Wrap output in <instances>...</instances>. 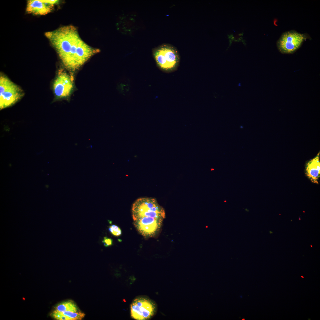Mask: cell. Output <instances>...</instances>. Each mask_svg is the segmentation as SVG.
Masks as SVG:
<instances>
[{
	"instance_id": "cell-7",
	"label": "cell",
	"mask_w": 320,
	"mask_h": 320,
	"mask_svg": "<svg viewBox=\"0 0 320 320\" xmlns=\"http://www.w3.org/2000/svg\"><path fill=\"white\" fill-rule=\"evenodd\" d=\"M73 87L70 77L65 73L59 75L54 82L53 88L56 95L59 98L68 96Z\"/></svg>"
},
{
	"instance_id": "cell-8",
	"label": "cell",
	"mask_w": 320,
	"mask_h": 320,
	"mask_svg": "<svg viewBox=\"0 0 320 320\" xmlns=\"http://www.w3.org/2000/svg\"><path fill=\"white\" fill-rule=\"evenodd\" d=\"M53 6L43 0H30L27 2L26 11L28 13L35 15H45L51 11Z\"/></svg>"
},
{
	"instance_id": "cell-2",
	"label": "cell",
	"mask_w": 320,
	"mask_h": 320,
	"mask_svg": "<svg viewBox=\"0 0 320 320\" xmlns=\"http://www.w3.org/2000/svg\"><path fill=\"white\" fill-rule=\"evenodd\" d=\"M132 213L134 224L138 232L146 237L154 236L160 228L165 212L154 198L142 197L133 203Z\"/></svg>"
},
{
	"instance_id": "cell-3",
	"label": "cell",
	"mask_w": 320,
	"mask_h": 320,
	"mask_svg": "<svg viewBox=\"0 0 320 320\" xmlns=\"http://www.w3.org/2000/svg\"><path fill=\"white\" fill-rule=\"evenodd\" d=\"M153 55L157 65L163 70L171 72L177 69L180 57L178 51L174 46L163 44L154 51Z\"/></svg>"
},
{
	"instance_id": "cell-5",
	"label": "cell",
	"mask_w": 320,
	"mask_h": 320,
	"mask_svg": "<svg viewBox=\"0 0 320 320\" xmlns=\"http://www.w3.org/2000/svg\"><path fill=\"white\" fill-rule=\"evenodd\" d=\"M154 305L148 299L139 297L135 299L130 305L131 316L137 320H145L150 318L154 314Z\"/></svg>"
},
{
	"instance_id": "cell-10",
	"label": "cell",
	"mask_w": 320,
	"mask_h": 320,
	"mask_svg": "<svg viewBox=\"0 0 320 320\" xmlns=\"http://www.w3.org/2000/svg\"><path fill=\"white\" fill-rule=\"evenodd\" d=\"M65 311L76 312L79 311L75 303L72 300H69L60 303L55 308L53 312H62Z\"/></svg>"
},
{
	"instance_id": "cell-1",
	"label": "cell",
	"mask_w": 320,
	"mask_h": 320,
	"mask_svg": "<svg viewBox=\"0 0 320 320\" xmlns=\"http://www.w3.org/2000/svg\"><path fill=\"white\" fill-rule=\"evenodd\" d=\"M45 35L55 49L64 65L71 70L78 69L99 52V49L85 43L72 25L46 32Z\"/></svg>"
},
{
	"instance_id": "cell-4",
	"label": "cell",
	"mask_w": 320,
	"mask_h": 320,
	"mask_svg": "<svg viewBox=\"0 0 320 320\" xmlns=\"http://www.w3.org/2000/svg\"><path fill=\"white\" fill-rule=\"evenodd\" d=\"M20 89L8 78L4 76L0 77V108L10 106L22 96Z\"/></svg>"
},
{
	"instance_id": "cell-13",
	"label": "cell",
	"mask_w": 320,
	"mask_h": 320,
	"mask_svg": "<svg viewBox=\"0 0 320 320\" xmlns=\"http://www.w3.org/2000/svg\"><path fill=\"white\" fill-rule=\"evenodd\" d=\"M104 246L105 247H108L112 245L113 244V240L107 237L104 238L102 241Z\"/></svg>"
},
{
	"instance_id": "cell-6",
	"label": "cell",
	"mask_w": 320,
	"mask_h": 320,
	"mask_svg": "<svg viewBox=\"0 0 320 320\" xmlns=\"http://www.w3.org/2000/svg\"><path fill=\"white\" fill-rule=\"evenodd\" d=\"M305 36L296 31H291L284 33L279 39L277 46L279 51L284 54H291L297 50L303 41Z\"/></svg>"
},
{
	"instance_id": "cell-12",
	"label": "cell",
	"mask_w": 320,
	"mask_h": 320,
	"mask_svg": "<svg viewBox=\"0 0 320 320\" xmlns=\"http://www.w3.org/2000/svg\"><path fill=\"white\" fill-rule=\"evenodd\" d=\"M108 229L110 232L115 236H118L121 234L122 232L121 229L116 225H110Z\"/></svg>"
},
{
	"instance_id": "cell-11",
	"label": "cell",
	"mask_w": 320,
	"mask_h": 320,
	"mask_svg": "<svg viewBox=\"0 0 320 320\" xmlns=\"http://www.w3.org/2000/svg\"><path fill=\"white\" fill-rule=\"evenodd\" d=\"M59 313L65 316L67 318L68 320H80L82 319L85 315L84 313L79 311L76 312L65 311Z\"/></svg>"
},
{
	"instance_id": "cell-9",
	"label": "cell",
	"mask_w": 320,
	"mask_h": 320,
	"mask_svg": "<svg viewBox=\"0 0 320 320\" xmlns=\"http://www.w3.org/2000/svg\"><path fill=\"white\" fill-rule=\"evenodd\" d=\"M319 153L313 159L309 161L306 167V174L313 183H318L320 174Z\"/></svg>"
}]
</instances>
